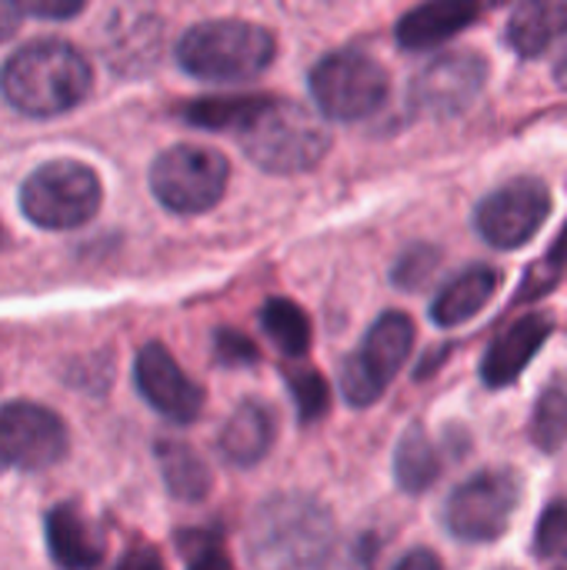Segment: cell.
I'll use <instances>...</instances> for the list:
<instances>
[{
	"label": "cell",
	"mask_w": 567,
	"mask_h": 570,
	"mask_svg": "<svg viewBox=\"0 0 567 570\" xmlns=\"http://www.w3.org/2000/svg\"><path fill=\"white\" fill-rule=\"evenodd\" d=\"M244 154L271 174H304L331 150V134L307 107L271 97L267 107L241 130Z\"/></svg>",
	"instance_id": "4"
},
{
	"label": "cell",
	"mask_w": 567,
	"mask_h": 570,
	"mask_svg": "<svg viewBox=\"0 0 567 570\" xmlns=\"http://www.w3.org/2000/svg\"><path fill=\"white\" fill-rule=\"evenodd\" d=\"M104 204L100 177L77 160H47L20 187V210L43 230H74Z\"/></svg>",
	"instance_id": "5"
},
{
	"label": "cell",
	"mask_w": 567,
	"mask_h": 570,
	"mask_svg": "<svg viewBox=\"0 0 567 570\" xmlns=\"http://www.w3.org/2000/svg\"><path fill=\"white\" fill-rule=\"evenodd\" d=\"M548 264H555V267H565L567 264V220L565 227L558 230V237H555V244H551V250H548V257H545Z\"/></svg>",
	"instance_id": "36"
},
{
	"label": "cell",
	"mask_w": 567,
	"mask_h": 570,
	"mask_svg": "<svg viewBox=\"0 0 567 570\" xmlns=\"http://www.w3.org/2000/svg\"><path fill=\"white\" fill-rule=\"evenodd\" d=\"M551 214V190L538 177H515L495 187L475 210L478 234L498 250L525 247Z\"/></svg>",
	"instance_id": "10"
},
{
	"label": "cell",
	"mask_w": 567,
	"mask_h": 570,
	"mask_svg": "<svg viewBox=\"0 0 567 570\" xmlns=\"http://www.w3.org/2000/svg\"><path fill=\"white\" fill-rule=\"evenodd\" d=\"M394 570H444V568H441V561H438V554H434V551H428V548H418V551L404 554V558L398 561V568Z\"/></svg>",
	"instance_id": "34"
},
{
	"label": "cell",
	"mask_w": 567,
	"mask_h": 570,
	"mask_svg": "<svg viewBox=\"0 0 567 570\" xmlns=\"http://www.w3.org/2000/svg\"><path fill=\"white\" fill-rule=\"evenodd\" d=\"M227 180V157L204 144H174L150 164V190L174 214H204L217 207Z\"/></svg>",
	"instance_id": "8"
},
{
	"label": "cell",
	"mask_w": 567,
	"mask_h": 570,
	"mask_svg": "<svg viewBox=\"0 0 567 570\" xmlns=\"http://www.w3.org/2000/svg\"><path fill=\"white\" fill-rule=\"evenodd\" d=\"M394 478L404 494H424L441 478V454L421 424H411L394 451Z\"/></svg>",
	"instance_id": "21"
},
{
	"label": "cell",
	"mask_w": 567,
	"mask_h": 570,
	"mask_svg": "<svg viewBox=\"0 0 567 570\" xmlns=\"http://www.w3.org/2000/svg\"><path fill=\"white\" fill-rule=\"evenodd\" d=\"M555 80H558V87H561V90H567V47H565V53L555 60Z\"/></svg>",
	"instance_id": "37"
},
{
	"label": "cell",
	"mask_w": 567,
	"mask_h": 570,
	"mask_svg": "<svg viewBox=\"0 0 567 570\" xmlns=\"http://www.w3.org/2000/svg\"><path fill=\"white\" fill-rule=\"evenodd\" d=\"M438 264H441V250H438V247H431V244H414V247H408V250L398 257L391 281H394L401 291H418V287H424V284L434 277Z\"/></svg>",
	"instance_id": "27"
},
{
	"label": "cell",
	"mask_w": 567,
	"mask_h": 570,
	"mask_svg": "<svg viewBox=\"0 0 567 570\" xmlns=\"http://www.w3.org/2000/svg\"><path fill=\"white\" fill-rule=\"evenodd\" d=\"M20 17H23V7H20V3H7V0H0V43H3L7 37H13V33H17Z\"/></svg>",
	"instance_id": "35"
},
{
	"label": "cell",
	"mask_w": 567,
	"mask_h": 570,
	"mask_svg": "<svg viewBox=\"0 0 567 570\" xmlns=\"http://www.w3.org/2000/svg\"><path fill=\"white\" fill-rule=\"evenodd\" d=\"M94 70L87 53L60 37L23 43L0 67V94L23 117L70 114L90 94Z\"/></svg>",
	"instance_id": "2"
},
{
	"label": "cell",
	"mask_w": 567,
	"mask_h": 570,
	"mask_svg": "<svg viewBox=\"0 0 567 570\" xmlns=\"http://www.w3.org/2000/svg\"><path fill=\"white\" fill-rule=\"evenodd\" d=\"M561 551H567V498H558L545 508L538 531H535L538 558H558Z\"/></svg>",
	"instance_id": "28"
},
{
	"label": "cell",
	"mask_w": 567,
	"mask_h": 570,
	"mask_svg": "<svg viewBox=\"0 0 567 570\" xmlns=\"http://www.w3.org/2000/svg\"><path fill=\"white\" fill-rule=\"evenodd\" d=\"M157 464L164 474L167 491L177 501H204L211 494V468L204 464V458L184 444V441H160L157 444Z\"/></svg>",
	"instance_id": "22"
},
{
	"label": "cell",
	"mask_w": 567,
	"mask_h": 570,
	"mask_svg": "<svg viewBox=\"0 0 567 570\" xmlns=\"http://www.w3.org/2000/svg\"><path fill=\"white\" fill-rule=\"evenodd\" d=\"M67 428L57 411L33 401L0 407V464L17 471H47L67 454Z\"/></svg>",
	"instance_id": "11"
},
{
	"label": "cell",
	"mask_w": 567,
	"mask_h": 570,
	"mask_svg": "<svg viewBox=\"0 0 567 570\" xmlns=\"http://www.w3.org/2000/svg\"><path fill=\"white\" fill-rule=\"evenodd\" d=\"M284 381H287V391L294 397L301 424H314L331 411V387L314 367H291L284 374Z\"/></svg>",
	"instance_id": "26"
},
{
	"label": "cell",
	"mask_w": 567,
	"mask_h": 570,
	"mask_svg": "<svg viewBox=\"0 0 567 570\" xmlns=\"http://www.w3.org/2000/svg\"><path fill=\"white\" fill-rule=\"evenodd\" d=\"M104 60L117 73H144L157 63L164 47V23L147 10H114L100 33Z\"/></svg>",
	"instance_id": "14"
},
{
	"label": "cell",
	"mask_w": 567,
	"mask_h": 570,
	"mask_svg": "<svg viewBox=\"0 0 567 570\" xmlns=\"http://www.w3.org/2000/svg\"><path fill=\"white\" fill-rule=\"evenodd\" d=\"M267 94H234V97H197L184 104L180 117L201 130H244L264 107Z\"/></svg>",
	"instance_id": "23"
},
{
	"label": "cell",
	"mask_w": 567,
	"mask_h": 570,
	"mask_svg": "<svg viewBox=\"0 0 567 570\" xmlns=\"http://www.w3.org/2000/svg\"><path fill=\"white\" fill-rule=\"evenodd\" d=\"M561 281V267L548 264V261H538L528 267L525 281L518 284V294H515V304H525V301H538L545 294H551Z\"/></svg>",
	"instance_id": "30"
},
{
	"label": "cell",
	"mask_w": 567,
	"mask_h": 570,
	"mask_svg": "<svg viewBox=\"0 0 567 570\" xmlns=\"http://www.w3.org/2000/svg\"><path fill=\"white\" fill-rule=\"evenodd\" d=\"M521 498L525 481L518 471L488 468L451 491L441 511V524L461 544H491L508 531Z\"/></svg>",
	"instance_id": "6"
},
{
	"label": "cell",
	"mask_w": 567,
	"mask_h": 570,
	"mask_svg": "<svg viewBox=\"0 0 567 570\" xmlns=\"http://www.w3.org/2000/svg\"><path fill=\"white\" fill-rule=\"evenodd\" d=\"M478 13H481V7L468 3V0L421 3L398 20L394 37L404 50H431V47H441L444 40L458 37L465 27H471L478 20Z\"/></svg>",
	"instance_id": "17"
},
{
	"label": "cell",
	"mask_w": 567,
	"mask_h": 570,
	"mask_svg": "<svg viewBox=\"0 0 567 570\" xmlns=\"http://www.w3.org/2000/svg\"><path fill=\"white\" fill-rule=\"evenodd\" d=\"M114 570H167V568H164V561H160V554H157L154 548L137 544V548H130V551L120 558V564H117Z\"/></svg>",
	"instance_id": "32"
},
{
	"label": "cell",
	"mask_w": 567,
	"mask_h": 570,
	"mask_svg": "<svg viewBox=\"0 0 567 570\" xmlns=\"http://www.w3.org/2000/svg\"><path fill=\"white\" fill-rule=\"evenodd\" d=\"M531 441L545 454H558L567 441V377L551 381L531 414Z\"/></svg>",
	"instance_id": "25"
},
{
	"label": "cell",
	"mask_w": 567,
	"mask_h": 570,
	"mask_svg": "<svg viewBox=\"0 0 567 570\" xmlns=\"http://www.w3.org/2000/svg\"><path fill=\"white\" fill-rule=\"evenodd\" d=\"M43 538L53 564L60 570H94L100 568L107 554V541L100 528L80 514L74 504H57L43 518Z\"/></svg>",
	"instance_id": "16"
},
{
	"label": "cell",
	"mask_w": 567,
	"mask_h": 570,
	"mask_svg": "<svg viewBox=\"0 0 567 570\" xmlns=\"http://www.w3.org/2000/svg\"><path fill=\"white\" fill-rule=\"evenodd\" d=\"M214 357L221 364H227V367H244V364H257L261 354H257V347L241 331L224 327V331L214 334Z\"/></svg>",
	"instance_id": "29"
},
{
	"label": "cell",
	"mask_w": 567,
	"mask_h": 570,
	"mask_svg": "<svg viewBox=\"0 0 567 570\" xmlns=\"http://www.w3.org/2000/svg\"><path fill=\"white\" fill-rule=\"evenodd\" d=\"M261 327L271 337V344L287 357H304L311 351V337H314L311 321L304 307H297L287 297H271L261 307Z\"/></svg>",
	"instance_id": "24"
},
{
	"label": "cell",
	"mask_w": 567,
	"mask_h": 570,
	"mask_svg": "<svg viewBox=\"0 0 567 570\" xmlns=\"http://www.w3.org/2000/svg\"><path fill=\"white\" fill-rule=\"evenodd\" d=\"M505 570H515V568H505Z\"/></svg>",
	"instance_id": "40"
},
{
	"label": "cell",
	"mask_w": 567,
	"mask_h": 570,
	"mask_svg": "<svg viewBox=\"0 0 567 570\" xmlns=\"http://www.w3.org/2000/svg\"><path fill=\"white\" fill-rule=\"evenodd\" d=\"M567 37V0H525L511 10L505 40L518 57L538 60Z\"/></svg>",
	"instance_id": "19"
},
{
	"label": "cell",
	"mask_w": 567,
	"mask_h": 570,
	"mask_svg": "<svg viewBox=\"0 0 567 570\" xmlns=\"http://www.w3.org/2000/svg\"><path fill=\"white\" fill-rule=\"evenodd\" d=\"M338 548L334 514L311 494L284 491L251 518L247 554L254 570H324Z\"/></svg>",
	"instance_id": "1"
},
{
	"label": "cell",
	"mask_w": 567,
	"mask_h": 570,
	"mask_svg": "<svg viewBox=\"0 0 567 570\" xmlns=\"http://www.w3.org/2000/svg\"><path fill=\"white\" fill-rule=\"evenodd\" d=\"M311 97L331 120L351 124L378 114L391 94L388 70L361 50H338L311 70Z\"/></svg>",
	"instance_id": "7"
},
{
	"label": "cell",
	"mask_w": 567,
	"mask_h": 570,
	"mask_svg": "<svg viewBox=\"0 0 567 570\" xmlns=\"http://www.w3.org/2000/svg\"><path fill=\"white\" fill-rule=\"evenodd\" d=\"M134 384L140 397L174 424H194L204 411V387L157 341L140 347L134 361Z\"/></svg>",
	"instance_id": "13"
},
{
	"label": "cell",
	"mask_w": 567,
	"mask_h": 570,
	"mask_svg": "<svg viewBox=\"0 0 567 570\" xmlns=\"http://www.w3.org/2000/svg\"><path fill=\"white\" fill-rule=\"evenodd\" d=\"M277 428H274V414L267 404L261 401H244L234 407V414L224 421L217 448L224 454L227 464L234 468H254L261 464L271 448H274Z\"/></svg>",
	"instance_id": "18"
},
{
	"label": "cell",
	"mask_w": 567,
	"mask_h": 570,
	"mask_svg": "<svg viewBox=\"0 0 567 570\" xmlns=\"http://www.w3.org/2000/svg\"><path fill=\"white\" fill-rule=\"evenodd\" d=\"M551 570H567V551H561V554L555 558V568Z\"/></svg>",
	"instance_id": "38"
},
{
	"label": "cell",
	"mask_w": 567,
	"mask_h": 570,
	"mask_svg": "<svg viewBox=\"0 0 567 570\" xmlns=\"http://www.w3.org/2000/svg\"><path fill=\"white\" fill-rule=\"evenodd\" d=\"M488 83V60L478 50H448L411 80V107L424 117L465 114Z\"/></svg>",
	"instance_id": "12"
},
{
	"label": "cell",
	"mask_w": 567,
	"mask_h": 570,
	"mask_svg": "<svg viewBox=\"0 0 567 570\" xmlns=\"http://www.w3.org/2000/svg\"><path fill=\"white\" fill-rule=\"evenodd\" d=\"M0 240H3V227H0Z\"/></svg>",
	"instance_id": "39"
},
{
	"label": "cell",
	"mask_w": 567,
	"mask_h": 570,
	"mask_svg": "<svg viewBox=\"0 0 567 570\" xmlns=\"http://www.w3.org/2000/svg\"><path fill=\"white\" fill-rule=\"evenodd\" d=\"M498 287H501V274L488 264H475L438 291L431 304V321L438 327H461L491 304Z\"/></svg>",
	"instance_id": "20"
},
{
	"label": "cell",
	"mask_w": 567,
	"mask_h": 570,
	"mask_svg": "<svg viewBox=\"0 0 567 570\" xmlns=\"http://www.w3.org/2000/svg\"><path fill=\"white\" fill-rule=\"evenodd\" d=\"M274 33L251 20H204L177 40L180 70L214 83L261 77L274 63Z\"/></svg>",
	"instance_id": "3"
},
{
	"label": "cell",
	"mask_w": 567,
	"mask_h": 570,
	"mask_svg": "<svg viewBox=\"0 0 567 570\" xmlns=\"http://www.w3.org/2000/svg\"><path fill=\"white\" fill-rule=\"evenodd\" d=\"M551 334V317L548 314H525L521 321H511L485 351L481 357V381L488 387H511L525 367L538 357Z\"/></svg>",
	"instance_id": "15"
},
{
	"label": "cell",
	"mask_w": 567,
	"mask_h": 570,
	"mask_svg": "<svg viewBox=\"0 0 567 570\" xmlns=\"http://www.w3.org/2000/svg\"><path fill=\"white\" fill-rule=\"evenodd\" d=\"M187 570H237L231 554L221 548V541L207 538L194 548V558H190V568Z\"/></svg>",
	"instance_id": "31"
},
{
	"label": "cell",
	"mask_w": 567,
	"mask_h": 570,
	"mask_svg": "<svg viewBox=\"0 0 567 570\" xmlns=\"http://www.w3.org/2000/svg\"><path fill=\"white\" fill-rule=\"evenodd\" d=\"M414 347V321L404 311L381 314L361 341V351L341 367V394L351 407H371L391 387Z\"/></svg>",
	"instance_id": "9"
},
{
	"label": "cell",
	"mask_w": 567,
	"mask_h": 570,
	"mask_svg": "<svg viewBox=\"0 0 567 570\" xmlns=\"http://www.w3.org/2000/svg\"><path fill=\"white\" fill-rule=\"evenodd\" d=\"M20 7H23V13L47 17V20H63V17L80 13V3H20Z\"/></svg>",
	"instance_id": "33"
}]
</instances>
